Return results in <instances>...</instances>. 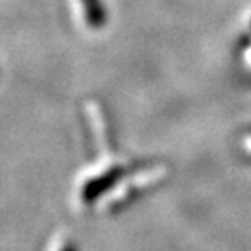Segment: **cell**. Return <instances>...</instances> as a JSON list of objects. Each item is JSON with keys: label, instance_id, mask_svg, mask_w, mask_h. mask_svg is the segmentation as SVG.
<instances>
[{"label": "cell", "instance_id": "6da1fadb", "mask_svg": "<svg viewBox=\"0 0 251 251\" xmlns=\"http://www.w3.org/2000/svg\"><path fill=\"white\" fill-rule=\"evenodd\" d=\"M72 2H74L75 18L84 28L96 30L101 26L105 21V12L100 0H72Z\"/></svg>", "mask_w": 251, "mask_h": 251}, {"label": "cell", "instance_id": "7a4b0ae2", "mask_svg": "<svg viewBox=\"0 0 251 251\" xmlns=\"http://www.w3.org/2000/svg\"><path fill=\"white\" fill-rule=\"evenodd\" d=\"M59 251H78V250H77V246L72 243V241H65V243H63V246L59 248Z\"/></svg>", "mask_w": 251, "mask_h": 251}, {"label": "cell", "instance_id": "3957f363", "mask_svg": "<svg viewBox=\"0 0 251 251\" xmlns=\"http://www.w3.org/2000/svg\"><path fill=\"white\" fill-rule=\"evenodd\" d=\"M244 149H246L248 152H251V136L244 138Z\"/></svg>", "mask_w": 251, "mask_h": 251}, {"label": "cell", "instance_id": "277c9868", "mask_svg": "<svg viewBox=\"0 0 251 251\" xmlns=\"http://www.w3.org/2000/svg\"><path fill=\"white\" fill-rule=\"evenodd\" d=\"M244 59H246V63H248V67L251 68V47L246 51V54H244Z\"/></svg>", "mask_w": 251, "mask_h": 251}]
</instances>
